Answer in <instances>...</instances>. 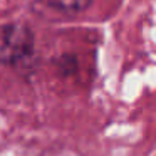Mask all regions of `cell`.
Listing matches in <instances>:
<instances>
[]
</instances>
